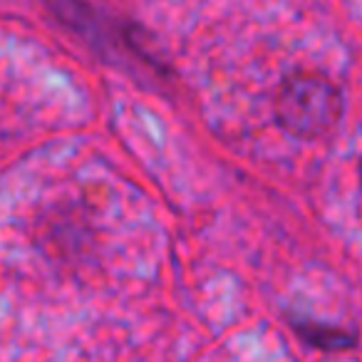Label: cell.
<instances>
[{"instance_id":"obj_1","label":"cell","mask_w":362,"mask_h":362,"mask_svg":"<svg viewBox=\"0 0 362 362\" xmlns=\"http://www.w3.org/2000/svg\"><path fill=\"white\" fill-rule=\"evenodd\" d=\"M276 119L296 139H322L337 127L342 92L320 72H293L276 92Z\"/></svg>"}]
</instances>
